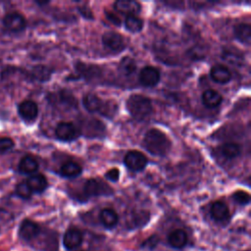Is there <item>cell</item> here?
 Masks as SVG:
<instances>
[{
    "instance_id": "cell-21",
    "label": "cell",
    "mask_w": 251,
    "mask_h": 251,
    "mask_svg": "<svg viewBox=\"0 0 251 251\" xmlns=\"http://www.w3.org/2000/svg\"><path fill=\"white\" fill-rule=\"evenodd\" d=\"M38 162L32 156H25L19 163V171L25 175H33L38 170Z\"/></svg>"
},
{
    "instance_id": "cell-2",
    "label": "cell",
    "mask_w": 251,
    "mask_h": 251,
    "mask_svg": "<svg viewBox=\"0 0 251 251\" xmlns=\"http://www.w3.org/2000/svg\"><path fill=\"white\" fill-rule=\"evenodd\" d=\"M82 105L89 113H96L108 119H112L118 110L114 101L103 100L93 93H87L82 97Z\"/></svg>"
},
{
    "instance_id": "cell-16",
    "label": "cell",
    "mask_w": 251,
    "mask_h": 251,
    "mask_svg": "<svg viewBox=\"0 0 251 251\" xmlns=\"http://www.w3.org/2000/svg\"><path fill=\"white\" fill-rule=\"evenodd\" d=\"M233 36L234 38L245 44L247 46L250 45L251 40V25L247 23H240L233 26Z\"/></svg>"
},
{
    "instance_id": "cell-22",
    "label": "cell",
    "mask_w": 251,
    "mask_h": 251,
    "mask_svg": "<svg viewBox=\"0 0 251 251\" xmlns=\"http://www.w3.org/2000/svg\"><path fill=\"white\" fill-rule=\"evenodd\" d=\"M168 241L174 248H182L187 243V234L183 229H175L169 234Z\"/></svg>"
},
{
    "instance_id": "cell-4",
    "label": "cell",
    "mask_w": 251,
    "mask_h": 251,
    "mask_svg": "<svg viewBox=\"0 0 251 251\" xmlns=\"http://www.w3.org/2000/svg\"><path fill=\"white\" fill-rule=\"evenodd\" d=\"M114 193L113 188L99 178H88L82 186V195L85 199L99 196H110Z\"/></svg>"
},
{
    "instance_id": "cell-12",
    "label": "cell",
    "mask_w": 251,
    "mask_h": 251,
    "mask_svg": "<svg viewBox=\"0 0 251 251\" xmlns=\"http://www.w3.org/2000/svg\"><path fill=\"white\" fill-rule=\"evenodd\" d=\"M40 232V226L33 221L25 219L22 222L19 228V236L25 240L29 241L35 238Z\"/></svg>"
},
{
    "instance_id": "cell-25",
    "label": "cell",
    "mask_w": 251,
    "mask_h": 251,
    "mask_svg": "<svg viewBox=\"0 0 251 251\" xmlns=\"http://www.w3.org/2000/svg\"><path fill=\"white\" fill-rule=\"evenodd\" d=\"M144 22L137 16H127L125 20V27L131 33H137L142 30Z\"/></svg>"
},
{
    "instance_id": "cell-19",
    "label": "cell",
    "mask_w": 251,
    "mask_h": 251,
    "mask_svg": "<svg viewBox=\"0 0 251 251\" xmlns=\"http://www.w3.org/2000/svg\"><path fill=\"white\" fill-rule=\"evenodd\" d=\"M59 173L65 177L73 178L78 176L82 173V168L78 163L69 160L61 165Z\"/></svg>"
},
{
    "instance_id": "cell-11",
    "label": "cell",
    "mask_w": 251,
    "mask_h": 251,
    "mask_svg": "<svg viewBox=\"0 0 251 251\" xmlns=\"http://www.w3.org/2000/svg\"><path fill=\"white\" fill-rule=\"evenodd\" d=\"M116 12L127 16H135L141 11V4L134 0H118L114 3Z\"/></svg>"
},
{
    "instance_id": "cell-28",
    "label": "cell",
    "mask_w": 251,
    "mask_h": 251,
    "mask_svg": "<svg viewBox=\"0 0 251 251\" xmlns=\"http://www.w3.org/2000/svg\"><path fill=\"white\" fill-rule=\"evenodd\" d=\"M231 197L239 205H247L250 202V195L245 190H236L232 193Z\"/></svg>"
},
{
    "instance_id": "cell-15",
    "label": "cell",
    "mask_w": 251,
    "mask_h": 251,
    "mask_svg": "<svg viewBox=\"0 0 251 251\" xmlns=\"http://www.w3.org/2000/svg\"><path fill=\"white\" fill-rule=\"evenodd\" d=\"M211 217L218 223L226 222L229 219V210L223 201H215L210 209Z\"/></svg>"
},
{
    "instance_id": "cell-17",
    "label": "cell",
    "mask_w": 251,
    "mask_h": 251,
    "mask_svg": "<svg viewBox=\"0 0 251 251\" xmlns=\"http://www.w3.org/2000/svg\"><path fill=\"white\" fill-rule=\"evenodd\" d=\"M32 192L41 193L48 186V180L42 174H33L25 181Z\"/></svg>"
},
{
    "instance_id": "cell-3",
    "label": "cell",
    "mask_w": 251,
    "mask_h": 251,
    "mask_svg": "<svg viewBox=\"0 0 251 251\" xmlns=\"http://www.w3.org/2000/svg\"><path fill=\"white\" fill-rule=\"evenodd\" d=\"M126 107L129 115L139 122L148 119L153 112L151 99L142 94H131L126 102Z\"/></svg>"
},
{
    "instance_id": "cell-29",
    "label": "cell",
    "mask_w": 251,
    "mask_h": 251,
    "mask_svg": "<svg viewBox=\"0 0 251 251\" xmlns=\"http://www.w3.org/2000/svg\"><path fill=\"white\" fill-rule=\"evenodd\" d=\"M15 146V142L10 137H0V154L11 151Z\"/></svg>"
},
{
    "instance_id": "cell-9",
    "label": "cell",
    "mask_w": 251,
    "mask_h": 251,
    "mask_svg": "<svg viewBox=\"0 0 251 251\" xmlns=\"http://www.w3.org/2000/svg\"><path fill=\"white\" fill-rule=\"evenodd\" d=\"M3 25L9 31L21 32L26 27V21L22 14L18 12H12L4 17Z\"/></svg>"
},
{
    "instance_id": "cell-8",
    "label": "cell",
    "mask_w": 251,
    "mask_h": 251,
    "mask_svg": "<svg viewBox=\"0 0 251 251\" xmlns=\"http://www.w3.org/2000/svg\"><path fill=\"white\" fill-rule=\"evenodd\" d=\"M161 79V73L159 69L153 66L143 67L138 75V80L141 85L145 87L156 86Z\"/></svg>"
},
{
    "instance_id": "cell-27",
    "label": "cell",
    "mask_w": 251,
    "mask_h": 251,
    "mask_svg": "<svg viewBox=\"0 0 251 251\" xmlns=\"http://www.w3.org/2000/svg\"><path fill=\"white\" fill-rule=\"evenodd\" d=\"M16 194L23 199H29L32 195V191L28 187L25 181L20 182L16 185Z\"/></svg>"
},
{
    "instance_id": "cell-24",
    "label": "cell",
    "mask_w": 251,
    "mask_h": 251,
    "mask_svg": "<svg viewBox=\"0 0 251 251\" xmlns=\"http://www.w3.org/2000/svg\"><path fill=\"white\" fill-rule=\"evenodd\" d=\"M220 151L226 159L233 160V159H235L236 157L239 156V154L241 152V149H240V146L237 143L226 142V143H224L220 147Z\"/></svg>"
},
{
    "instance_id": "cell-1",
    "label": "cell",
    "mask_w": 251,
    "mask_h": 251,
    "mask_svg": "<svg viewBox=\"0 0 251 251\" xmlns=\"http://www.w3.org/2000/svg\"><path fill=\"white\" fill-rule=\"evenodd\" d=\"M142 145L150 154L165 157L171 151L172 141L164 131L158 128H150L143 137Z\"/></svg>"
},
{
    "instance_id": "cell-31",
    "label": "cell",
    "mask_w": 251,
    "mask_h": 251,
    "mask_svg": "<svg viewBox=\"0 0 251 251\" xmlns=\"http://www.w3.org/2000/svg\"><path fill=\"white\" fill-rule=\"evenodd\" d=\"M105 15H106V18L113 24V25H118V26H120L121 25V20H120V18L118 17V16H116L115 14H113V13H109V12H105Z\"/></svg>"
},
{
    "instance_id": "cell-7",
    "label": "cell",
    "mask_w": 251,
    "mask_h": 251,
    "mask_svg": "<svg viewBox=\"0 0 251 251\" xmlns=\"http://www.w3.org/2000/svg\"><path fill=\"white\" fill-rule=\"evenodd\" d=\"M125 166L131 172H140L148 164L147 157L140 151L130 150L124 156Z\"/></svg>"
},
{
    "instance_id": "cell-5",
    "label": "cell",
    "mask_w": 251,
    "mask_h": 251,
    "mask_svg": "<svg viewBox=\"0 0 251 251\" xmlns=\"http://www.w3.org/2000/svg\"><path fill=\"white\" fill-rule=\"evenodd\" d=\"M102 44L112 53H121L126 48V43L122 34L114 30H107L102 34Z\"/></svg>"
},
{
    "instance_id": "cell-6",
    "label": "cell",
    "mask_w": 251,
    "mask_h": 251,
    "mask_svg": "<svg viewBox=\"0 0 251 251\" xmlns=\"http://www.w3.org/2000/svg\"><path fill=\"white\" fill-rule=\"evenodd\" d=\"M55 135L61 141L70 142L75 140L80 135V130L72 122H60L56 126Z\"/></svg>"
},
{
    "instance_id": "cell-10",
    "label": "cell",
    "mask_w": 251,
    "mask_h": 251,
    "mask_svg": "<svg viewBox=\"0 0 251 251\" xmlns=\"http://www.w3.org/2000/svg\"><path fill=\"white\" fill-rule=\"evenodd\" d=\"M18 113L25 122L31 123L37 118L38 106L32 100H25L19 105Z\"/></svg>"
},
{
    "instance_id": "cell-18",
    "label": "cell",
    "mask_w": 251,
    "mask_h": 251,
    "mask_svg": "<svg viewBox=\"0 0 251 251\" xmlns=\"http://www.w3.org/2000/svg\"><path fill=\"white\" fill-rule=\"evenodd\" d=\"M202 103L207 108H216L223 102V96L215 89H207L202 93Z\"/></svg>"
},
{
    "instance_id": "cell-14",
    "label": "cell",
    "mask_w": 251,
    "mask_h": 251,
    "mask_svg": "<svg viewBox=\"0 0 251 251\" xmlns=\"http://www.w3.org/2000/svg\"><path fill=\"white\" fill-rule=\"evenodd\" d=\"M210 76L215 82L225 84L231 79V73L226 66L223 64H216L210 70Z\"/></svg>"
},
{
    "instance_id": "cell-30",
    "label": "cell",
    "mask_w": 251,
    "mask_h": 251,
    "mask_svg": "<svg viewBox=\"0 0 251 251\" xmlns=\"http://www.w3.org/2000/svg\"><path fill=\"white\" fill-rule=\"evenodd\" d=\"M105 177L107 180L112 182H117L120 178V170L117 168H112L105 173Z\"/></svg>"
},
{
    "instance_id": "cell-23",
    "label": "cell",
    "mask_w": 251,
    "mask_h": 251,
    "mask_svg": "<svg viewBox=\"0 0 251 251\" xmlns=\"http://www.w3.org/2000/svg\"><path fill=\"white\" fill-rule=\"evenodd\" d=\"M118 71L125 76H129L136 71V62L129 56L124 57L118 66Z\"/></svg>"
},
{
    "instance_id": "cell-20",
    "label": "cell",
    "mask_w": 251,
    "mask_h": 251,
    "mask_svg": "<svg viewBox=\"0 0 251 251\" xmlns=\"http://www.w3.org/2000/svg\"><path fill=\"white\" fill-rule=\"evenodd\" d=\"M99 220L105 227L112 228L118 224L119 216L114 209L104 208L101 210V212L99 214Z\"/></svg>"
},
{
    "instance_id": "cell-26",
    "label": "cell",
    "mask_w": 251,
    "mask_h": 251,
    "mask_svg": "<svg viewBox=\"0 0 251 251\" xmlns=\"http://www.w3.org/2000/svg\"><path fill=\"white\" fill-rule=\"evenodd\" d=\"M51 70L45 66H36L32 71L33 77L40 81L48 80L51 75Z\"/></svg>"
},
{
    "instance_id": "cell-13",
    "label": "cell",
    "mask_w": 251,
    "mask_h": 251,
    "mask_svg": "<svg viewBox=\"0 0 251 251\" xmlns=\"http://www.w3.org/2000/svg\"><path fill=\"white\" fill-rule=\"evenodd\" d=\"M82 233L75 227H70L66 230L63 237V245L67 250L78 247L82 242Z\"/></svg>"
}]
</instances>
